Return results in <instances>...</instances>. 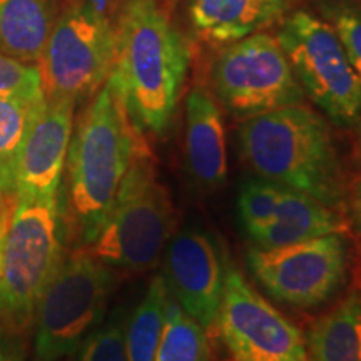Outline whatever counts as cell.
<instances>
[{"mask_svg":"<svg viewBox=\"0 0 361 361\" xmlns=\"http://www.w3.org/2000/svg\"><path fill=\"white\" fill-rule=\"evenodd\" d=\"M2 96H44L37 66H29L0 52V97Z\"/></svg>","mask_w":361,"mask_h":361,"instance_id":"cell-25","label":"cell"},{"mask_svg":"<svg viewBox=\"0 0 361 361\" xmlns=\"http://www.w3.org/2000/svg\"><path fill=\"white\" fill-rule=\"evenodd\" d=\"M27 333L16 331L0 323V361H25Z\"/></svg>","mask_w":361,"mask_h":361,"instance_id":"cell-26","label":"cell"},{"mask_svg":"<svg viewBox=\"0 0 361 361\" xmlns=\"http://www.w3.org/2000/svg\"><path fill=\"white\" fill-rule=\"evenodd\" d=\"M111 266L80 246L64 256L34 316L35 361H61L101 324L116 290Z\"/></svg>","mask_w":361,"mask_h":361,"instance_id":"cell-6","label":"cell"},{"mask_svg":"<svg viewBox=\"0 0 361 361\" xmlns=\"http://www.w3.org/2000/svg\"><path fill=\"white\" fill-rule=\"evenodd\" d=\"M345 233L326 234L278 247H250L247 266L278 303L298 310L319 308L343 290L350 273Z\"/></svg>","mask_w":361,"mask_h":361,"instance_id":"cell-9","label":"cell"},{"mask_svg":"<svg viewBox=\"0 0 361 361\" xmlns=\"http://www.w3.org/2000/svg\"><path fill=\"white\" fill-rule=\"evenodd\" d=\"M346 228L348 224L340 211L324 206L308 194L284 186L273 218L252 231L250 238L259 247H278L326 234L345 233Z\"/></svg>","mask_w":361,"mask_h":361,"instance_id":"cell-15","label":"cell"},{"mask_svg":"<svg viewBox=\"0 0 361 361\" xmlns=\"http://www.w3.org/2000/svg\"><path fill=\"white\" fill-rule=\"evenodd\" d=\"M305 338L308 361H361V293H348Z\"/></svg>","mask_w":361,"mask_h":361,"instance_id":"cell-18","label":"cell"},{"mask_svg":"<svg viewBox=\"0 0 361 361\" xmlns=\"http://www.w3.org/2000/svg\"><path fill=\"white\" fill-rule=\"evenodd\" d=\"M17 196L16 194H6L0 191V263H2L4 250H6V241L8 236V229L16 213Z\"/></svg>","mask_w":361,"mask_h":361,"instance_id":"cell-27","label":"cell"},{"mask_svg":"<svg viewBox=\"0 0 361 361\" xmlns=\"http://www.w3.org/2000/svg\"><path fill=\"white\" fill-rule=\"evenodd\" d=\"M239 154L256 174L305 192L340 211L348 200L328 121L310 107H281L246 119L238 129Z\"/></svg>","mask_w":361,"mask_h":361,"instance_id":"cell-2","label":"cell"},{"mask_svg":"<svg viewBox=\"0 0 361 361\" xmlns=\"http://www.w3.org/2000/svg\"><path fill=\"white\" fill-rule=\"evenodd\" d=\"M45 96L0 97V191L16 194V174L22 146Z\"/></svg>","mask_w":361,"mask_h":361,"instance_id":"cell-19","label":"cell"},{"mask_svg":"<svg viewBox=\"0 0 361 361\" xmlns=\"http://www.w3.org/2000/svg\"><path fill=\"white\" fill-rule=\"evenodd\" d=\"M56 20L52 0H0V52L37 62Z\"/></svg>","mask_w":361,"mask_h":361,"instance_id":"cell-17","label":"cell"},{"mask_svg":"<svg viewBox=\"0 0 361 361\" xmlns=\"http://www.w3.org/2000/svg\"><path fill=\"white\" fill-rule=\"evenodd\" d=\"M61 361H66V358H64V360H61Z\"/></svg>","mask_w":361,"mask_h":361,"instance_id":"cell-31","label":"cell"},{"mask_svg":"<svg viewBox=\"0 0 361 361\" xmlns=\"http://www.w3.org/2000/svg\"><path fill=\"white\" fill-rule=\"evenodd\" d=\"M59 197H17L0 263V323L27 333L64 259Z\"/></svg>","mask_w":361,"mask_h":361,"instance_id":"cell-4","label":"cell"},{"mask_svg":"<svg viewBox=\"0 0 361 361\" xmlns=\"http://www.w3.org/2000/svg\"><path fill=\"white\" fill-rule=\"evenodd\" d=\"M288 62L303 92L328 119L353 126L361 117V82L328 22L298 11L278 32Z\"/></svg>","mask_w":361,"mask_h":361,"instance_id":"cell-8","label":"cell"},{"mask_svg":"<svg viewBox=\"0 0 361 361\" xmlns=\"http://www.w3.org/2000/svg\"><path fill=\"white\" fill-rule=\"evenodd\" d=\"M126 313L117 308L106 323L97 324L80 345V361H128Z\"/></svg>","mask_w":361,"mask_h":361,"instance_id":"cell-24","label":"cell"},{"mask_svg":"<svg viewBox=\"0 0 361 361\" xmlns=\"http://www.w3.org/2000/svg\"><path fill=\"white\" fill-rule=\"evenodd\" d=\"M84 2L87 4V6L92 7L94 11L106 13L112 6H114L117 0H84ZM106 16H107V13H106Z\"/></svg>","mask_w":361,"mask_h":361,"instance_id":"cell-29","label":"cell"},{"mask_svg":"<svg viewBox=\"0 0 361 361\" xmlns=\"http://www.w3.org/2000/svg\"><path fill=\"white\" fill-rule=\"evenodd\" d=\"M350 209V218L353 223L355 229L361 234V178L356 180L348 192V200H346Z\"/></svg>","mask_w":361,"mask_h":361,"instance_id":"cell-28","label":"cell"},{"mask_svg":"<svg viewBox=\"0 0 361 361\" xmlns=\"http://www.w3.org/2000/svg\"><path fill=\"white\" fill-rule=\"evenodd\" d=\"M191 51L156 0H128L116 27L109 82L142 133L164 135L173 124Z\"/></svg>","mask_w":361,"mask_h":361,"instance_id":"cell-1","label":"cell"},{"mask_svg":"<svg viewBox=\"0 0 361 361\" xmlns=\"http://www.w3.org/2000/svg\"><path fill=\"white\" fill-rule=\"evenodd\" d=\"M75 104L71 99L44 101L20 151L17 197H59L74 130Z\"/></svg>","mask_w":361,"mask_h":361,"instance_id":"cell-13","label":"cell"},{"mask_svg":"<svg viewBox=\"0 0 361 361\" xmlns=\"http://www.w3.org/2000/svg\"><path fill=\"white\" fill-rule=\"evenodd\" d=\"M174 223L173 201L151 149L144 146L130 162L101 231L85 247L107 266L146 269L164 251Z\"/></svg>","mask_w":361,"mask_h":361,"instance_id":"cell-5","label":"cell"},{"mask_svg":"<svg viewBox=\"0 0 361 361\" xmlns=\"http://www.w3.org/2000/svg\"><path fill=\"white\" fill-rule=\"evenodd\" d=\"M216 331L233 361H308L306 338L259 295L236 264H224Z\"/></svg>","mask_w":361,"mask_h":361,"instance_id":"cell-11","label":"cell"},{"mask_svg":"<svg viewBox=\"0 0 361 361\" xmlns=\"http://www.w3.org/2000/svg\"><path fill=\"white\" fill-rule=\"evenodd\" d=\"M360 154H361V137H360Z\"/></svg>","mask_w":361,"mask_h":361,"instance_id":"cell-30","label":"cell"},{"mask_svg":"<svg viewBox=\"0 0 361 361\" xmlns=\"http://www.w3.org/2000/svg\"><path fill=\"white\" fill-rule=\"evenodd\" d=\"M291 0H188L192 29L214 44H231L278 19Z\"/></svg>","mask_w":361,"mask_h":361,"instance_id":"cell-16","label":"cell"},{"mask_svg":"<svg viewBox=\"0 0 361 361\" xmlns=\"http://www.w3.org/2000/svg\"><path fill=\"white\" fill-rule=\"evenodd\" d=\"M283 188L268 179H251L243 184L238 194V213L247 236L273 218Z\"/></svg>","mask_w":361,"mask_h":361,"instance_id":"cell-22","label":"cell"},{"mask_svg":"<svg viewBox=\"0 0 361 361\" xmlns=\"http://www.w3.org/2000/svg\"><path fill=\"white\" fill-rule=\"evenodd\" d=\"M169 288L162 274L149 283L146 295L126 323V355L128 361H154L164 329Z\"/></svg>","mask_w":361,"mask_h":361,"instance_id":"cell-20","label":"cell"},{"mask_svg":"<svg viewBox=\"0 0 361 361\" xmlns=\"http://www.w3.org/2000/svg\"><path fill=\"white\" fill-rule=\"evenodd\" d=\"M147 146L109 79L82 112L67 151V209L80 245L101 231L134 156Z\"/></svg>","mask_w":361,"mask_h":361,"instance_id":"cell-3","label":"cell"},{"mask_svg":"<svg viewBox=\"0 0 361 361\" xmlns=\"http://www.w3.org/2000/svg\"><path fill=\"white\" fill-rule=\"evenodd\" d=\"M211 84L226 109L245 121L305 102L281 44L269 34L229 44L213 62Z\"/></svg>","mask_w":361,"mask_h":361,"instance_id":"cell-10","label":"cell"},{"mask_svg":"<svg viewBox=\"0 0 361 361\" xmlns=\"http://www.w3.org/2000/svg\"><path fill=\"white\" fill-rule=\"evenodd\" d=\"M164 279L169 295L206 331H216L224 290V264L209 233L186 228L169 239Z\"/></svg>","mask_w":361,"mask_h":361,"instance_id":"cell-12","label":"cell"},{"mask_svg":"<svg viewBox=\"0 0 361 361\" xmlns=\"http://www.w3.org/2000/svg\"><path fill=\"white\" fill-rule=\"evenodd\" d=\"M322 12L361 82V6L353 0H322Z\"/></svg>","mask_w":361,"mask_h":361,"instance_id":"cell-23","label":"cell"},{"mask_svg":"<svg viewBox=\"0 0 361 361\" xmlns=\"http://www.w3.org/2000/svg\"><path fill=\"white\" fill-rule=\"evenodd\" d=\"M184 116L189 173L204 189L223 186L228 178L226 130L223 116L209 90L202 85L189 90Z\"/></svg>","mask_w":361,"mask_h":361,"instance_id":"cell-14","label":"cell"},{"mask_svg":"<svg viewBox=\"0 0 361 361\" xmlns=\"http://www.w3.org/2000/svg\"><path fill=\"white\" fill-rule=\"evenodd\" d=\"M154 361H211L206 329L171 295Z\"/></svg>","mask_w":361,"mask_h":361,"instance_id":"cell-21","label":"cell"},{"mask_svg":"<svg viewBox=\"0 0 361 361\" xmlns=\"http://www.w3.org/2000/svg\"><path fill=\"white\" fill-rule=\"evenodd\" d=\"M116 54V27L85 2L57 17L42 54L39 75L45 99L80 101L109 79Z\"/></svg>","mask_w":361,"mask_h":361,"instance_id":"cell-7","label":"cell"}]
</instances>
